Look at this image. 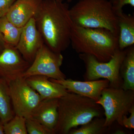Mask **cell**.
<instances>
[{
  "label": "cell",
  "instance_id": "6da1fadb",
  "mask_svg": "<svg viewBox=\"0 0 134 134\" xmlns=\"http://www.w3.org/2000/svg\"><path fill=\"white\" fill-rule=\"evenodd\" d=\"M34 17L44 44L48 48L61 53L69 47L74 24L68 4L54 0H41Z\"/></svg>",
  "mask_w": 134,
  "mask_h": 134
},
{
  "label": "cell",
  "instance_id": "7a4b0ae2",
  "mask_svg": "<svg viewBox=\"0 0 134 134\" xmlns=\"http://www.w3.org/2000/svg\"><path fill=\"white\" fill-rule=\"evenodd\" d=\"M58 111L54 134H68L73 129L104 114L102 107L95 100L71 92L59 98Z\"/></svg>",
  "mask_w": 134,
  "mask_h": 134
},
{
  "label": "cell",
  "instance_id": "3957f363",
  "mask_svg": "<svg viewBox=\"0 0 134 134\" xmlns=\"http://www.w3.org/2000/svg\"><path fill=\"white\" fill-rule=\"evenodd\" d=\"M72 48L79 54L92 55L100 62L109 61L119 48L118 36L104 29L84 28L73 25Z\"/></svg>",
  "mask_w": 134,
  "mask_h": 134
},
{
  "label": "cell",
  "instance_id": "277c9868",
  "mask_svg": "<svg viewBox=\"0 0 134 134\" xmlns=\"http://www.w3.org/2000/svg\"><path fill=\"white\" fill-rule=\"evenodd\" d=\"M74 24L91 29H104L119 36L117 17L108 0H80L70 9Z\"/></svg>",
  "mask_w": 134,
  "mask_h": 134
},
{
  "label": "cell",
  "instance_id": "5b68a950",
  "mask_svg": "<svg viewBox=\"0 0 134 134\" xmlns=\"http://www.w3.org/2000/svg\"><path fill=\"white\" fill-rule=\"evenodd\" d=\"M126 54V49L121 50L118 48L109 61L103 62L92 55L79 54V58L83 62L86 68L85 81L106 79L110 82V87L121 88L122 79L120 70Z\"/></svg>",
  "mask_w": 134,
  "mask_h": 134
},
{
  "label": "cell",
  "instance_id": "8992f818",
  "mask_svg": "<svg viewBox=\"0 0 134 134\" xmlns=\"http://www.w3.org/2000/svg\"><path fill=\"white\" fill-rule=\"evenodd\" d=\"M96 103L104 110V126L109 127L115 122L122 126V117L127 115L134 105V91L109 86L102 91Z\"/></svg>",
  "mask_w": 134,
  "mask_h": 134
},
{
  "label": "cell",
  "instance_id": "52a82bcc",
  "mask_svg": "<svg viewBox=\"0 0 134 134\" xmlns=\"http://www.w3.org/2000/svg\"><path fill=\"white\" fill-rule=\"evenodd\" d=\"M63 59L61 53L53 52L44 44L24 74L23 77L41 75L55 80L66 79V75L60 70Z\"/></svg>",
  "mask_w": 134,
  "mask_h": 134
},
{
  "label": "cell",
  "instance_id": "ba28073f",
  "mask_svg": "<svg viewBox=\"0 0 134 134\" xmlns=\"http://www.w3.org/2000/svg\"><path fill=\"white\" fill-rule=\"evenodd\" d=\"M8 85L15 115L25 118L31 116L33 110L42 100L41 97L28 84L24 77L12 81Z\"/></svg>",
  "mask_w": 134,
  "mask_h": 134
},
{
  "label": "cell",
  "instance_id": "9c48e42d",
  "mask_svg": "<svg viewBox=\"0 0 134 134\" xmlns=\"http://www.w3.org/2000/svg\"><path fill=\"white\" fill-rule=\"evenodd\" d=\"M30 65L15 47L7 44L0 54V77L9 84L12 81L23 77Z\"/></svg>",
  "mask_w": 134,
  "mask_h": 134
},
{
  "label": "cell",
  "instance_id": "30bf717a",
  "mask_svg": "<svg viewBox=\"0 0 134 134\" xmlns=\"http://www.w3.org/2000/svg\"><path fill=\"white\" fill-rule=\"evenodd\" d=\"M44 44L43 38L37 29L33 17L23 27L16 48L23 58L31 64L37 53Z\"/></svg>",
  "mask_w": 134,
  "mask_h": 134
},
{
  "label": "cell",
  "instance_id": "8fae6325",
  "mask_svg": "<svg viewBox=\"0 0 134 134\" xmlns=\"http://www.w3.org/2000/svg\"><path fill=\"white\" fill-rule=\"evenodd\" d=\"M49 79L51 81L62 85L69 92L87 97L96 101L100 98L103 90L110 86V82L106 79L85 81H74L70 79L62 80Z\"/></svg>",
  "mask_w": 134,
  "mask_h": 134
},
{
  "label": "cell",
  "instance_id": "7c38bea8",
  "mask_svg": "<svg viewBox=\"0 0 134 134\" xmlns=\"http://www.w3.org/2000/svg\"><path fill=\"white\" fill-rule=\"evenodd\" d=\"M41 0H16L6 15L14 25L23 28L34 16Z\"/></svg>",
  "mask_w": 134,
  "mask_h": 134
},
{
  "label": "cell",
  "instance_id": "4fadbf2b",
  "mask_svg": "<svg viewBox=\"0 0 134 134\" xmlns=\"http://www.w3.org/2000/svg\"><path fill=\"white\" fill-rule=\"evenodd\" d=\"M25 78L28 84L38 93L42 100L59 98L69 92L62 85L51 81L47 77L35 75Z\"/></svg>",
  "mask_w": 134,
  "mask_h": 134
},
{
  "label": "cell",
  "instance_id": "5bb4252c",
  "mask_svg": "<svg viewBox=\"0 0 134 134\" xmlns=\"http://www.w3.org/2000/svg\"><path fill=\"white\" fill-rule=\"evenodd\" d=\"M58 98L42 100L33 110L31 116L53 133L58 120Z\"/></svg>",
  "mask_w": 134,
  "mask_h": 134
},
{
  "label": "cell",
  "instance_id": "9a60e30c",
  "mask_svg": "<svg viewBox=\"0 0 134 134\" xmlns=\"http://www.w3.org/2000/svg\"><path fill=\"white\" fill-rule=\"evenodd\" d=\"M119 28L118 46L125 50L134 44V15L126 14L122 10L115 12Z\"/></svg>",
  "mask_w": 134,
  "mask_h": 134
},
{
  "label": "cell",
  "instance_id": "2e32d148",
  "mask_svg": "<svg viewBox=\"0 0 134 134\" xmlns=\"http://www.w3.org/2000/svg\"><path fill=\"white\" fill-rule=\"evenodd\" d=\"M126 54L121 66L122 88L134 91V46L126 48Z\"/></svg>",
  "mask_w": 134,
  "mask_h": 134
},
{
  "label": "cell",
  "instance_id": "e0dca14e",
  "mask_svg": "<svg viewBox=\"0 0 134 134\" xmlns=\"http://www.w3.org/2000/svg\"><path fill=\"white\" fill-rule=\"evenodd\" d=\"M12 108L8 84L0 77V122L1 124L3 125L14 116Z\"/></svg>",
  "mask_w": 134,
  "mask_h": 134
},
{
  "label": "cell",
  "instance_id": "ac0fdd59",
  "mask_svg": "<svg viewBox=\"0 0 134 134\" xmlns=\"http://www.w3.org/2000/svg\"><path fill=\"white\" fill-rule=\"evenodd\" d=\"M23 28L17 27L10 21L6 16L0 18V32L6 43L15 47L21 33Z\"/></svg>",
  "mask_w": 134,
  "mask_h": 134
},
{
  "label": "cell",
  "instance_id": "d6986e66",
  "mask_svg": "<svg viewBox=\"0 0 134 134\" xmlns=\"http://www.w3.org/2000/svg\"><path fill=\"white\" fill-rule=\"evenodd\" d=\"M105 119L102 117H96L90 122L82 125L77 129H73L69 134H100L105 132L107 128L104 126Z\"/></svg>",
  "mask_w": 134,
  "mask_h": 134
},
{
  "label": "cell",
  "instance_id": "ffe728a7",
  "mask_svg": "<svg viewBox=\"0 0 134 134\" xmlns=\"http://www.w3.org/2000/svg\"><path fill=\"white\" fill-rule=\"evenodd\" d=\"M5 134H27L26 119L24 117L15 115L8 122L3 124Z\"/></svg>",
  "mask_w": 134,
  "mask_h": 134
},
{
  "label": "cell",
  "instance_id": "44dd1931",
  "mask_svg": "<svg viewBox=\"0 0 134 134\" xmlns=\"http://www.w3.org/2000/svg\"><path fill=\"white\" fill-rule=\"evenodd\" d=\"M26 119L27 133L29 134H53L52 130L31 116Z\"/></svg>",
  "mask_w": 134,
  "mask_h": 134
},
{
  "label": "cell",
  "instance_id": "7402d4cb",
  "mask_svg": "<svg viewBox=\"0 0 134 134\" xmlns=\"http://www.w3.org/2000/svg\"><path fill=\"white\" fill-rule=\"evenodd\" d=\"M109 1L115 13L122 10V8L126 5H130L132 7H134V0H110Z\"/></svg>",
  "mask_w": 134,
  "mask_h": 134
},
{
  "label": "cell",
  "instance_id": "603a6c76",
  "mask_svg": "<svg viewBox=\"0 0 134 134\" xmlns=\"http://www.w3.org/2000/svg\"><path fill=\"white\" fill-rule=\"evenodd\" d=\"M130 116L127 117V115H124L122 117V127H125L129 129H134V105L130 111Z\"/></svg>",
  "mask_w": 134,
  "mask_h": 134
},
{
  "label": "cell",
  "instance_id": "cb8c5ba5",
  "mask_svg": "<svg viewBox=\"0 0 134 134\" xmlns=\"http://www.w3.org/2000/svg\"><path fill=\"white\" fill-rule=\"evenodd\" d=\"M16 0H0V18L6 16L12 4Z\"/></svg>",
  "mask_w": 134,
  "mask_h": 134
},
{
  "label": "cell",
  "instance_id": "d4e9b609",
  "mask_svg": "<svg viewBox=\"0 0 134 134\" xmlns=\"http://www.w3.org/2000/svg\"><path fill=\"white\" fill-rule=\"evenodd\" d=\"M7 44L2 34L0 32V54L5 49Z\"/></svg>",
  "mask_w": 134,
  "mask_h": 134
},
{
  "label": "cell",
  "instance_id": "484cf974",
  "mask_svg": "<svg viewBox=\"0 0 134 134\" xmlns=\"http://www.w3.org/2000/svg\"><path fill=\"white\" fill-rule=\"evenodd\" d=\"M0 134H4V129H3V124L0 123Z\"/></svg>",
  "mask_w": 134,
  "mask_h": 134
},
{
  "label": "cell",
  "instance_id": "4316f807",
  "mask_svg": "<svg viewBox=\"0 0 134 134\" xmlns=\"http://www.w3.org/2000/svg\"><path fill=\"white\" fill-rule=\"evenodd\" d=\"M125 133V132L122 131V130H116L114 133V134H123Z\"/></svg>",
  "mask_w": 134,
  "mask_h": 134
},
{
  "label": "cell",
  "instance_id": "83f0119b",
  "mask_svg": "<svg viewBox=\"0 0 134 134\" xmlns=\"http://www.w3.org/2000/svg\"><path fill=\"white\" fill-rule=\"evenodd\" d=\"M54 1H58L63 2V0H54Z\"/></svg>",
  "mask_w": 134,
  "mask_h": 134
},
{
  "label": "cell",
  "instance_id": "f1b7e54d",
  "mask_svg": "<svg viewBox=\"0 0 134 134\" xmlns=\"http://www.w3.org/2000/svg\"><path fill=\"white\" fill-rule=\"evenodd\" d=\"M72 1H73V0H68V2H71Z\"/></svg>",
  "mask_w": 134,
  "mask_h": 134
},
{
  "label": "cell",
  "instance_id": "f546056e",
  "mask_svg": "<svg viewBox=\"0 0 134 134\" xmlns=\"http://www.w3.org/2000/svg\"><path fill=\"white\" fill-rule=\"evenodd\" d=\"M0 123H1V122H0Z\"/></svg>",
  "mask_w": 134,
  "mask_h": 134
}]
</instances>
